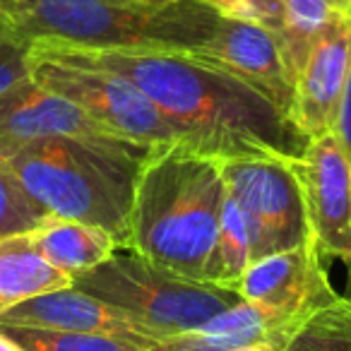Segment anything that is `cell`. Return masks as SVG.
Wrapping results in <instances>:
<instances>
[{
  "mask_svg": "<svg viewBox=\"0 0 351 351\" xmlns=\"http://www.w3.org/2000/svg\"><path fill=\"white\" fill-rule=\"evenodd\" d=\"M77 51L94 63L130 80L178 132L181 145L200 154L219 161H296L311 142L301 128L258 89L188 51Z\"/></svg>",
  "mask_w": 351,
  "mask_h": 351,
  "instance_id": "obj_1",
  "label": "cell"
},
{
  "mask_svg": "<svg viewBox=\"0 0 351 351\" xmlns=\"http://www.w3.org/2000/svg\"><path fill=\"white\" fill-rule=\"evenodd\" d=\"M226 200L221 161L186 145L156 147L140 166L125 250L207 282Z\"/></svg>",
  "mask_w": 351,
  "mask_h": 351,
  "instance_id": "obj_2",
  "label": "cell"
},
{
  "mask_svg": "<svg viewBox=\"0 0 351 351\" xmlns=\"http://www.w3.org/2000/svg\"><path fill=\"white\" fill-rule=\"evenodd\" d=\"M149 152L142 145L46 137L3 159L46 215L101 226L125 250L135 181Z\"/></svg>",
  "mask_w": 351,
  "mask_h": 351,
  "instance_id": "obj_3",
  "label": "cell"
},
{
  "mask_svg": "<svg viewBox=\"0 0 351 351\" xmlns=\"http://www.w3.org/2000/svg\"><path fill=\"white\" fill-rule=\"evenodd\" d=\"M202 0L149 8L132 0H0V20L32 46L195 51L219 22Z\"/></svg>",
  "mask_w": 351,
  "mask_h": 351,
  "instance_id": "obj_4",
  "label": "cell"
},
{
  "mask_svg": "<svg viewBox=\"0 0 351 351\" xmlns=\"http://www.w3.org/2000/svg\"><path fill=\"white\" fill-rule=\"evenodd\" d=\"M73 287L118 308L149 339L200 330L243 301L236 289L181 277L130 250H118L99 267L75 277Z\"/></svg>",
  "mask_w": 351,
  "mask_h": 351,
  "instance_id": "obj_5",
  "label": "cell"
},
{
  "mask_svg": "<svg viewBox=\"0 0 351 351\" xmlns=\"http://www.w3.org/2000/svg\"><path fill=\"white\" fill-rule=\"evenodd\" d=\"M32 80L87 111L94 121L142 147L181 145L156 106L123 75L70 46H32Z\"/></svg>",
  "mask_w": 351,
  "mask_h": 351,
  "instance_id": "obj_6",
  "label": "cell"
},
{
  "mask_svg": "<svg viewBox=\"0 0 351 351\" xmlns=\"http://www.w3.org/2000/svg\"><path fill=\"white\" fill-rule=\"evenodd\" d=\"M226 193L248 217L253 263L313 241L306 200L291 161L229 159L221 161Z\"/></svg>",
  "mask_w": 351,
  "mask_h": 351,
  "instance_id": "obj_7",
  "label": "cell"
},
{
  "mask_svg": "<svg viewBox=\"0 0 351 351\" xmlns=\"http://www.w3.org/2000/svg\"><path fill=\"white\" fill-rule=\"evenodd\" d=\"M301 183L311 236L325 260L351 267V159L327 132L308 142L301 159L291 161Z\"/></svg>",
  "mask_w": 351,
  "mask_h": 351,
  "instance_id": "obj_8",
  "label": "cell"
},
{
  "mask_svg": "<svg viewBox=\"0 0 351 351\" xmlns=\"http://www.w3.org/2000/svg\"><path fill=\"white\" fill-rule=\"evenodd\" d=\"M188 53L236 75L293 121L296 82L284 63L277 32L258 22L221 15L210 39Z\"/></svg>",
  "mask_w": 351,
  "mask_h": 351,
  "instance_id": "obj_9",
  "label": "cell"
},
{
  "mask_svg": "<svg viewBox=\"0 0 351 351\" xmlns=\"http://www.w3.org/2000/svg\"><path fill=\"white\" fill-rule=\"evenodd\" d=\"M46 137L135 145L104 128L65 97L41 87L29 77L0 97V156H8L27 142L46 140Z\"/></svg>",
  "mask_w": 351,
  "mask_h": 351,
  "instance_id": "obj_10",
  "label": "cell"
},
{
  "mask_svg": "<svg viewBox=\"0 0 351 351\" xmlns=\"http://www.w3.org/2000/svg\"><path fill=\"white\" fill-rule=\"evenodd\" d=\"M234 289L243 296V301L298 317L315 315L339 296L327 279L325 258L313 241L255 260Z\"/></svg>",
  "mask_w": 351,
  "mask_h": 351,
  "instance_id": "obj_11",
  "label": "cell"
},
{
  "mask_svg": "<svg viewBox=\"0 0 351 351\" xmlns=\"http://www.w3.org/2000/svg\"><path fill=\"white\" fill-rule=\"evenodd\" d=\"M351 65V10H335L296 77L293 123L308 140L335 130Z\"/></svg>",
  "mask_w": 351,
  "mask_h": 351,
  "instance_id": "obj_12",
  "label": "cell"
},
{
  "mask_svg": "<svg viewBox=\"0 0 351 351\" xmlns=\"http://www.w3.org/2000/svg\"><path fill=\"white\" fill-rule=\"evenodd\" d=\"M0 325L34 327L56 332H101V335H140L118 308L75 287L41 293L12 306L0 315Z\"/></svg>",
  "mask_w": 351,
  "mask_h": 351,
  "instance_id": "obj_13",
  "label": "cell"
},
{
  "mask_svg": "<svg viewBox=\"0 0 351 351\" xmlns=\"http://www.w3.org/2000/svg\"><path fill=\"white\" fill-rule=\"evenodd\" d=\"M27 236L36 253L70 279L99 267L121 250L118 241L101 226L53 215H46L44 221Z\"/></svg>",
  "mask_w": 351,
  "mask_h": 351,
  "instance_id": "obj_14",
  "label": "cell"
},
{
  "mask_svg": "<svg viewBox=\"0 0 351 351\" xmlns=\"http://www.w3.org/2000/svg\"><path fill=\"white\" fill-rule=\"evenodd\" d=\"M68 287L73 279L51 267L27 234L0 239V315L27 298Z\"/></svg>",
  "mask_w": 351,
  "mask_h": 351,
  "instance_id": "obj_15",
  "label": "cell"
},
{
  "mask_svg": "<svg viewBox=\"0 0 351 351\" xmlns=\"http://www.w3.org/2000/svg\"><path fill=\"white\" fill-rule=\"evenodd\" d=\"M250 265H253V239H250L248 217L239 202L226 193L219 234H217L210 267H207V282L234 289Z\"/></svg>",
  "mask_w": 351,
  "mask_h": 351,
  "instance_id": "obj_16",
  "label": "cell"
},
{
  "mask_svg": "<svg viewBox=\"0 0 351 351\" xmlns=\"http://www.w3.org/2000/svg\"><path fill=\"white\" fill-rule=\"evenodd\" d=\"M12 341L25 351H147L149 337L142 335H101V332H56L34 327L0 325Z\"/></svg>",
  "mask_w": 351,
  "mask_h": 351,
  "instance_id": "obj_17",
  "label": "cell"
},
{
  "mask_svg": "<svg viewBox=\"0 0 351 351\" xmlns=\"http://www.w3.org/2000/svg\"><path fill=\"white\" fill-rule=\"evenodd\" d=\"M282 351H351V296H337L308 317Z\"/></svg>",
  "mask_w": 351,
  "mask_h": 351,
  "instance_id": "obj_18",
  "label": "cell"
},
{
  "mask_svg": "<svg viewBox=\"0 0 351 351\" xmlns=\"http://www.w3.org/2000/svg\"><path fill=\"white\" fill-rule=\"evenodd\" d=\"M44 217V207L27 193L12 166L0 156V239L29 234Z\"/></svg>",
  "mask_w": 351,
  "mask_h": 351,
  "instance_id": "obj_19",
  "label": "cell"
},
{
  "mask_svg": "<svg viewBox=\"0 0 351 351\" xmlns=\"http://www.w3.org/2000/svg\"><path fill=\"white\" fill-rule=\"evenodd\" d=\"M32 77V44L0 20V97Z\"/></svg>",
  "mask_w": 351,
  "mask_h": 351,
  "instance_id": "obj_20",
  "label": "cell"
},
{
  "mask_svg": "<svg viewBox=\"0 0 351 351\" xmlns=\"http://www.w3.org/2000/svg\"><path fill=\"white\" fill-rule=\"evenodd\" d=\"M202 3L224 17L258 22V25L269 27L272 32H279L284 20L282 0H202Z\"/></svg>",
  "mask_w": 351,
  "mask_h": 351,
  "instance_id": "obj_21",
  "label": "cell"
},
{
  "mask_svg": "<svg viewBox=\"0 0 351 351\" xmlns=\"http://www.w3.org/2000/svg\"><path fill=\"white\" fill-rule=\"evenodd\" d=\"M335 137L339 140V145L344 147L346 156L351 159V65H349V75H346V84L344 92H341V101H339V111H337V121H335Z\"/></svg>",
  "mask_w": 351,
  "mask_h": 351,
  "instance_id": "obj_22",
  "label": "cell"
},
{
  "mask_svg": "<svg viewBox=\"0 0 351 351\" xmlns=\"http://www.w3.org/2000/svg\"><path fill=\"white\" fill-rule=\"evenodd\" d=\"M0 351H25L17 341H12L5 332H0Z\"/></svg>",
  "mask_w": 351,
  "mask_h": 351,
  "instance_id": "obj_23",
  "label": "cell"
},
{
  "mask_svg": "<svg viewBox=\"0 0 351 351\" xmlns=\"http://www.w3.org/2000/svg\"><path fill=\"white\" fill-rule=\"evenodd\" d=\"M236 351H282V349L274 344H253V346H243V349H236Z\"/></svg>",
  "mask_w": 351,
  "mask_h": 351,
  "instance_id": "obj_24",
  "label": "cell"
},
{
  "mask_svg": "<svg viewBox=\"0 0 351 351\" xmlns=\"http://www.w3.org/2000/svg\"><path fill=\"white\" fill-rule=\"evenodd\" d=\"M132 3H140V5H149V8H159V5H166L169 0H132Z\"/></svg>",
  "mask_w": 351,
  "mask_h": 351,
  "instance_id": "obj_25",
  "label": "cell"
},
{
  "mask_svg": "<svg viewBox=\"0 0 351 351\" xmlns=\"http://www.w3.org/2000/svg\"><path fill=\"white\" fill-rule=\"evenodd\" d=\"M349 8H351V0H349Z\"/></svg>",
  "mask_w": 351,
  "mask_h": 351,
  "instance_id": "obj_26",
  "label": "cell"
},
{
  "mask_svg": "<svg viewBox=\"0 0 351 351\" xmlns=\"http://www.w3.org/2000/svg\"><path fill=\"white\" fill-rule=\"evenodd\" d=\"M282 3H284V0H282Z\"/></svg>",
  "mask_w": 351,
  "mask_h": 351,
  "instance_id": "obj_27",
  "label": "cell"
}]
</instances>
